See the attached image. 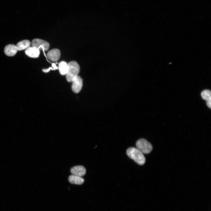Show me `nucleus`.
I'll use <instances>...</instances> for the list:
<instances>
[{
  "mask_svg": "<svg viewBox=\"0 0 211 211\" xmlns=\"http://www.w3.org/2000/svg\"><path fill=\"white\" fill-rule=\"evenodd\" d=\"M127 154L129 158L139 165H143L145 162V157L137 148L134 147L129 148L127 150Z\"/></svg>",
  "mask_w": 211,
  "mask_h": 211,
  "instance_id": "1",
  "label": "nucleus"
},
{
  "mask_svg": "<svg viewBox=\"0 0 211 211\" xmlns=\"http://www.w3.org/2000/svg\"><path fill=\"white\" fill-rule=\"evenodd\" d=\"M68 69L66 74L68 82H72L74 79L78 76L80 70L78 64L76 62L72 61L68 64Z\"/></svg>",
  "mask_w": 211,
  "mask_h": 211,
  "instance_id": "2",
  "label": "nucleus"
},
{
  "mask_svg": "<svg viewBox=\"0 0 211 211\" xmlns=\"http://www.w3.org/2000/svg\"><path fill=\"white\" fill-rule=\"evenodd\" d=\"M136 145L137 148L144 154H149L153 149L152 144L144 139L138 140L136 143Z\"/></svg>",
  "mask_w": 211,
  "mask_h": 211,
  "instance_id": "3",
  "label": "nucleus"
},
{
  "mask_svg": "<svg viewBox=\"0 0 211 211\" xmlns=\"http://www.w3.org/2000/svg\"><path fill=\"white\" fill-rule=\"evenodd\" d=\"M32 47L43 51L48 50L50 47L49 44L48 42L38 39H34L32 42Z\"/></svg>",
  "mask_w": 211,
  "mask_h": 211,
  "instance_id": "4",
  "label": "nucleus"
},
{
  "mask_svg": "<svg viewBox=\"0 0 211 211\" xmlns=\"http://www.w3.org/2000/svg\"><path fill=\"white\" fill-rule=\"evenodd\" d=\"M72 82V89L73 92L76 93H79L83 86V80L82 78L78 75L74 79Z\"/></svg>",
  "mask_w": 211,
  "mask_h": 211,
  "instance_id": "5",
  "label": "nucleus"
},
{
  "mask_svg": "<svg viewBox=\"0 0 211 211\" xmlns=\"http://www.w3.org/2000/svg\"><path fill=\"white\" fill-rule=\"evenodd\" d=\"M61 54V52L59 49H54L49 52L47 55V57L50 61L56 62L60 59Z\"/></svg>",
  "mask_w": 211,
  "mask_h": 211,
  "instance_id": "6",
  "label": "nucleus"
},
{
  "mask_svg": "<svg viewBox=\"0 0 211 211\" xmlns=\"http://www.w3.org/2000/svg\"><path fill=\"white\" fill-rule=\"evenodd\" d=\"M70 172L73 175L81 177L85 175L86 170L82 166H77L72 168L71 169Z\"/></svg>",
  "mask_w": 211,
  "mask_h": 211,
  "instance_id": "7",
  "label": "nucleus"
},
{
  "mask_svg": "<svg viewBox=\"0 0 211 211\" xmlns=\"http://www.w3.org/2000/svg\"><path fill=\"white\" fill-rule=\"evenodd\" d=\"M26 54L29 57L36 58L38 57L40 55L39 50L33 47H30L26 49L25 51Z\"/></svg>",
  "mask_w": 211,
  "mask_h": 211,
  "instance_id": "8",
  "label": "nucleus"
},
{
  "mask_svg": "<svg viewBox=\"0 0 211 211\" xmlns=\"http://www.w3.org/2000/svg\"><path fill=\"white\" fill-rule=\"evenodd\" d=\"M18 51L17 47L16 45L9 44L5 48L4 52L5 54L8 56H13L17 53Z\"/></svg>",
  "mask_w": 211,
  "mask_h": 211,
  "instance_id": "9",
  "label": "nucleus"
},
{
  "mask_svg": "<svg viewBox=\"0 0 211 211\" xmlns=\"http://www.w3.org/2000/svg\"><path fill=\"white\" fill-rule=\"evenodd\" d=\"M68 180L70 183L77 185L83 184L85 181L84 179L81 177L73 175L69 176Z\"/></svg>",
  "mask_w": 211,
  "mask_h": 211,
  "instance_id": "10",
  "label": "nucleus"
},
{
  "mask_svg": "<svg viewBox=\"0 0 211 211\" xmlns=\"http://www.w3.org/2000/svg\"><path fill=\"white\" fill-rule=\"evenodd\" d=\"M31 43L29 40H25L18 42L17 45L18 51L26 49L30 46Z\"/></svg>",
  "mask_w": 211,
  "mask_h": 211,
  "instance_id": "11",
  "label": "nucleus"
},
{
  "mask_svg": "<svg viewBox=\"0 0 211 211\" xmlns=\"http://www.w3.org/2000/svg\"><path fill=\"white\" fill-rule=\"evenodd\" d=\"M58 68L60 73L61 74L65 75L68 71V64L65 62H62L59 64Z\"/></svg>",
  "mask_w": 211,
  "mask_h": 211,
  "instance_id": "12",
  "label": "nucleus"
},
{
  "mask_svg": "<svg viewBox=\"0 0 211 211\" xmlns=\"http://www.w3.org/2000/svg\"><path fill=\"white\" fill-rule=\"evenodd\" d=\"M202 99L206 101H211V92L209 90H205L201 94Z\"/></svg>",
  "mask_w": 211,
  "mask_h": 211,
  "instance_id": "13",
  "label": "nucleus"
},
{
  "mask_svg": "<svg viewBox=\"0 0 211 211\" xmlns=\"http://www.w3.org/2000/svg\"><path fill=\"white\" fill-rule=\"evenodd\" d=\"M206 104L207 106L210 109L211 108V101L206 102Z\"/></svg>",
  "mask_w": 211,
  "mask_h": 211,
  "instance_id": "14",
  "label": "nucleus"
},
{
  "mask_svg": "<svg viewBox=\"0 0 211 211\" xmlns=\"http://www.w3.org/2000/svg\"><path fill=\"white\" fill-rule=\"evenodd\" d=\"M52 68H49L48 69H43V71L45 72H49L50 70L51 69H52Z\"/></svg>",
  "mask_w": 211,
  "mask_h": 211,
  "instance_id": "15",
  "label": "nucleus"
}]
</instances>
